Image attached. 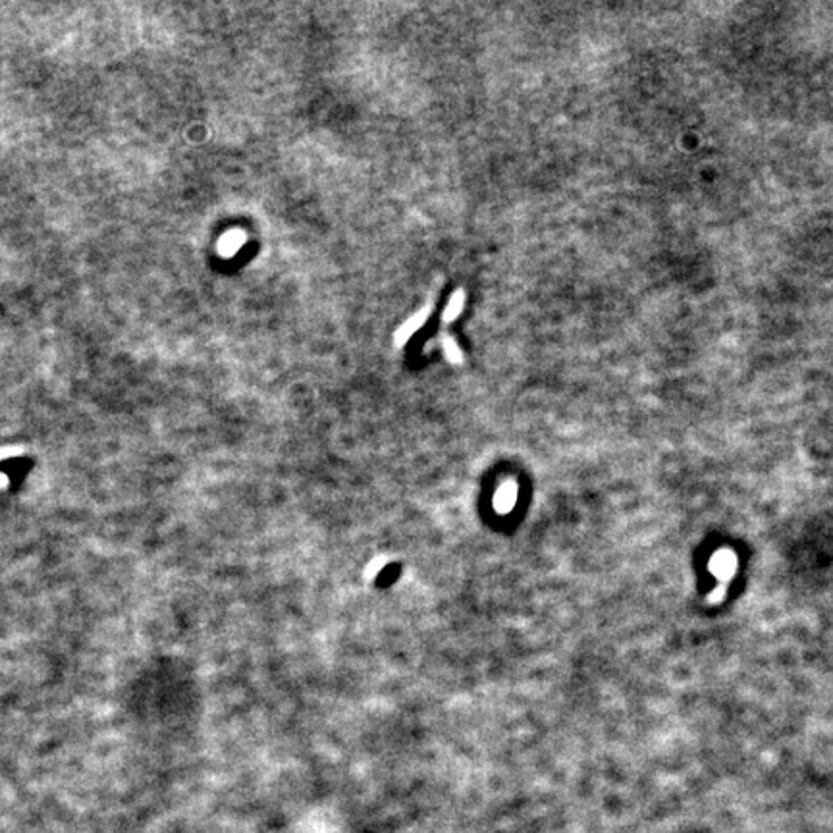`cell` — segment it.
I'll return each mask as SVG.
<instances>
[{
  "label": "cell",
  "mask_w": 833,
  "mask_h": 833,
  "mask_svg": "<svg viewBox=\"0 0 833 833\" xmlns=\"http://www.w3.org/2000/svg\"><path fill=\"white\" fill-rule=\"evenodd\" d=\"M735 569H737V557L731 550H719L714 554L712 562H710V571L716 575L719 584H727L733 579Z\"/></svg>",
  "instance_id": "obj_1"
},
{
  "label": "cell",
  "mask_w": 833,
  "mask_h": 833,
  "mask_svg": "<svg viewBox=\"0 0 833 833\" xmlns=\"http://www.w3.org/2000/svg\"><path fill=\"white\" fill-rule=\"evenodd\" d=\"M243 243H245V235H243V232H240V230H233V232L224 233V235L220 238V243H218V251H220V255H224V257H232V255H235V253L240 251V247H242Z\"/></svg>",
  "instance_id": "obj_3"
},
{
  "label": "cell",
  "mask_w": 833,
  "mask_h": 833,
  "mask_svg": "<svg viewBox=\"0 0 833 833\" xmlns=\"http://www.w3.org/2000/svg\"><path fill=\"white\" fill-rule=\"evenodd\" d=\"M463 303H465V292H463V289H457L456 294H454V297L449 299L446 311H444V321H454L457 314L461 313Z\"/></svg>",
  "instance_id": "obj_4"
},
{
  "label": "cell",
  "mask_w": 833,
  "mask_h": 833,
  "mask_svg": "<svg viewBox=\"0 0 833 833\" xmlns=\"http://www.w3.org/2000/svg\"><path fill=\"white\" fill-rule=\"evenodd\" d=\"M427 314H429V307H427V309H422L421 313L413 314L407 323L402 324V326H400V330L395 332V346H404L405 341L411 338L413 332H417L419 328H421L422 323L427 321Z\"/></svg>",
  "instance_id": "obj_2"
},
{
  "label": "cell",
  "mask_w": 833,
  "mask_h": 833,
  "mask_svg": "<svg viewBox=\"0 0 833 833\" xmlns=\"http://www.w3.org/2000/svg\"><path fill=\"white\" fill-rule=\"evenodd\" d=\"M442 348H444V351H446V357L449 359V361H454V363H459V361H463V353H461V350L457 348V343L449 336H444L442 338Z\"/></svg>",
  "instance_id": "obj_5"
}]
</instances>
